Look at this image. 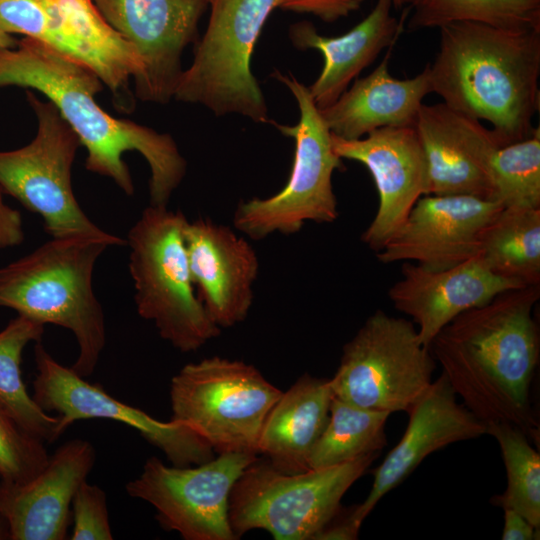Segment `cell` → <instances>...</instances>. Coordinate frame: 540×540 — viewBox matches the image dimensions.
Masks as SVG:
<instances>
[{
    "label": "cell",
    "instance_id": "5",
    "mask_svg": "<svg viewBox=\"0 0 540 540\" xmlns=\"http://www.w3.org/2000/svg\"><path fill=\"white\" fill-rule=\"evenodd\" d=\"M187 222L180 211L149 205L126 239L137 312L183 353L197 351L221 332L192 280L184 239Z\"/></svg>",
    "mask_w": 540,
    "mask_h": 540
},
{
    "label": "cell",
    "instance_id": "36",
    "mask_svg": "<svg viewBox=\"0 0 540 540\" xmlns=\"http://www.w3.org/2000/svg\"><path fill=\"white\" fill-rule=\"evenodd\" d=\"M504 525L502 540L539 539V528L531 524L524 516L512 509H503Z\"/></svg>",
    "mask_w": 540,
    "mask_h": 540
},
{
    "label": "cell",
    "instance_id": "24",
    "mask_svg": "<svg viewBox=\"0 0 540 540\" xmlns=\"http://www.w3.org/2000/svg\"><path fill=\"white\" fill-rule=\"evenodd\" d=\"M332 398L329 379L300 376L268 413L258 454L282 473L310 470L309 456L328 422Z\"/></svg>",
    "mask_w": 540,
    "mask_h": 540
},
{
    "label": "cell",
    "instance_id": "35",
    "mask_svg": "<svg viewBox=\"0 0 540 540\" xmlns=\"http://www.w3.org/2000/svg\"><path fill=\"white\" fill-rule=\"evenodd\" d=\"M3 194L0 188V249L16 247L24 240L22 216L5 203Z\"/></svg>",
    "mask_w": 540,
    "mask_h": 540
},
{
    "label": "cell",
    "instance_id": "20",
    "mask_svg": "<svg viewBox=\"0 0 540 540\" xmlns=\"http://www.w3.org/2000/svg\"><path fill=\"white\" fill-rule=\"evenodd\" d=\"M521 287L525 286L491 272L476 255L441 270L402 262L401 278L390 287L388 296L417 325L420 341L429 347L438 332L463 312Z\"/></svg>",
    "mask_w": 540,
    "mask_h": 540
},
{
    "label": "cell",
    "instance_id": "39",
    "mask_svg": "<svg viewBox=\"0 0 540 540\" xmlns=\"http://www.w3.org/2000/svg\"><path fill=\"white\" fill-rule=\"evenodd\" d=\"M392 3L395 9H399L402 7V0H392Z\"/></svg>",
    "mask_w": 540,
    "mask_h": 540
},
{
    "label": "cell",
    "instance_id": "2",
    "mask_svg": "<svg viewBox=\"0 0 540 540\" xmlns=\"http://www.w3.org/2000/svg\"><path fill=\"white\" fill-rule=\"evenodd\" d=\"M102 85L89 68L31 38L0 49V87L44 94L87 149V170L112 179L131 196L135 187L123 155L136 151L150 168V205L167 206L186 174L184 157L169 134L105 112L94 98Z\"/></svg>",
    "mask_w": 540,
    "mask_h": 540
},
{
    "label": "cell",
    "instance_id": "19",
    "mask_svg": "<svg viewBox=\"0 0 540 540\" xmlns=\"http://www.w3.org/2000/svg\"><path fill=\"white\" fill-rule=\"evenodd\" d=\"M414 127L427 160L429 194L494 200L490 162L500 146L491 129L443 102L423 104Z\"/></svg>",
    "mask_w": 540,
    "mask_h": 540
},
{
    "label": "cell",
    "instance_id": "9",
    "mask_svg": "<svg viewBox=\"0 0 540 540\" xmlns=\"http://www.w3.org/2000/svg\"><path fill=\"white\" fill-rule=\"evenodd\" d=\"M282 393L255 366L212 356L172 377L170 420L192 427L217 454L257 455L266 417Z\"/></svg>",
    "mask_w": 540,
    "mask_h": 540
},
{
    "label": "cell",
    "instance_id": "37",
    "mask_svg": "<svg viewBox=\"0 0 540 540\" xmlns=\"http://www.w3.org/2000/svg\"><path fill=\"white\" fill-rule=\"evenodd\" d=\"M18 44V41L0 27V49L14 48Z\"/></svg>",
    "mask_w": 540,
    "mask_h": 540
},
{
    "label": "cell",
    "instance_id": "4",
    "mask_svg": "<svg viewBox=\"0 0 540 540\" xmlns=\"http://www.w3.org/2000/svg\"><path fill=\"white\" fill-rule=\"evenodd\" d=\"M126 240L103 231L51 238L0 268V307L70 330L79 347L71 368L90 376L106 344L102 306L93 289L98 258Z\"/></svg>",
    "mask_w": 540,
    "mask_h": 540
},
{
    "label": "cell",
    "instance_id": "32",
    "mask_svg": "<svg viewBox=\"0 0 540 540\" xmlns=\"http://www.w3.org/2000/svg\"><path fill=\"white\" fill-rule=\"evenodd\" d=\"M44 441L28 432L0 401V478L3 487L26 484L49 460Z\"/></svg>",
    "mask_w": 540,
    "mask_h": 540
},
{
    "label": "cell",
    "instance_id": "14",
    "mask_svg": "<svg viewBox=\"0 0 540 540\" xmlns=\"http://www.w3.org/2000/svg\"><path fill=\"white\" fill-rule=\"evenodd\" d=\"M92 1L141 59L143 72L135 82L137 97L167 103L183 71V51L197 42L198 24L208 0Z\"/></svg>",
    "mask_w": 540,
    "mask_h": 540
},
{
    "label": "cell",
    "instance_id": "1",
    "mask_svg": "<svg viewBox=\"0 0 540 540\" xmlns=\"http://www.w3.org/2000/svg\"><path fill=\"white\" fill-rule=\"evenodd\" d=\"M540 285L504 291L449 322L429 349L464 406L486 425L509 423L535 443L531 384L540 336L533 309Z\"/></svg>",
    "mask_w": 540,
    "mask_h": 540
},
{
    "label": "cell",
    "instance_id": "29",
    "mask_svg": "<svg viewBox=\"0 0 540 540\" xmlns=\"http://www.w3.org/2000/svg\"><path fill=\"white\" fill-rule=\"evenodd\" d=\"M416 31L472 21L507 29L540 30V0H402Z\"/></svg>",
    "mask_w": 540,
    "mask_h": 540
},
{
    "label": "cell",
    "instance_id": "17",
    "mask_svg": "<svg viewBox=\"0 0 540 540\" xmlns=\"http://www.w3.org/2000/svg\"><path fill=\"white\" fill-rule=\"evenodd\" d=\"M409 420L399 442L375 469L365 500L342 520L356 535L378 502L401 484L431 453L450 444L486 434V424L463 403L442 373L407 412Z\"/></svg>",
    "mask_w": 540,
    "mask_h": 540
},
{
    "label": "cell",
    "instance_id": "18",
    "mask_svg": "<svg viewBox=\"0 0 540 540\" xmlns=\"http://www.w3.org/2000/svg\"><path fill=\"white\" fill-rule=\"evenodd\" d=\"M184 239L197 295L219 328L243 322L253 303L259 260L252 245L209 219L188 221Z\"/></svg>",
    "mask_w": 540,
    "mask_h": 540
},
{
    "label": "cell",
    "instance_id": "40",
    "mask_svg": "<svg viewBox=\"0 0 540 540\" xmlns=\"http://www.w3.org/2000/svg\"><path fill=\"white\" fill-rule=\"evenodd\" d=\"M1 497H2V488H1V485H0V505H1Z\"/></svg>",
    "mask_w": 540,
    "mask_h": 540
},
{
    "label": "cell",
    "instance_id": "28",
    "mask_svg": "<svg viewBox=\"0 0 540 540\" xmlns=\"http://www.w3.org/2000/svg\"><path fill=\"white\" fill-rule=\"evenodd\" d=\"M390 413L360 408L332 398L329 419L309 456V469L340 465L380 453L387 445Z\"/></svg>",
    "mask_w": 540,
    "mask_h": 540
},
{
    "label": "cell",
    "instance_id": "6",
    "mask_svg": "<svg viewBox=\"0 0 540 540\" xmlns=\"http://www.w3.org/2000/svg\"><path fill=\"white\" fill-rule=\"evenodd\" d=\"M378 455L296 474L282 473L258 458L230 492L228 518L234 535L238 539L262 529L275 540H316L336 517L344 494Z\"/></svg>",
    "mask_w": 540,
    "mask_h": 540
},
{
    "label": "cell",
    "instance_id": "21",
    "mask_svg": "<svg viewBox=\"0 0 540 540\" xmlns=\"http://www.w3.org/2000/svg\"><path fill=\"white\" fill-rule=\"evenodd\" d=\"M96 459L93 445L72 439L58 447L43 470L16 487H3L0 515L12 540H63L71 522V504Z\"/></svg>",
    "mask_w": 540,
    "mask_h": 540
},
{
    "label": "cell",
    "instance_id": "26",
    "mask_svg": "<svg viewBox=\"0 0 540 540\" xmlns=\"http://www.w3.org/2000/svg\"><path fill=\"white\" fill-rule=\"evenodd\" d=\"M477 256L498 276L540 285V208H503L484 229Z\"/></svg>",
    "mask_w": 540,
    "mask_h": 540
},
{
    "label": "cell",
    "instance_id": "11",
    "mask_svg": "<svg viewBox=\"0 0 540 540\" xmlns=\"http://www.w3.org/2000/svg\"><path fill=\"white\" fill-rule=\"evenodd\" d=\"M27 99L37 116V133L24 147L0 151V188L38 214L51 238L103 232L73 193L71 169L81 146L77 135L50 101L32 92Z\"/></svg>",
    "mask_w": 540,
    "mask_h": 540
},
{
    "label": "cell",
    "instance_id": "8",
    "mask_svg": "<svg viewBox=\"0 0 540 540\" xmlns=\"http://www.w3.org/2000/svg\"><path fill=\"white\" fill-rule=\"evenodd\" d=\"M281 0H208L207 29L196 42L192 64L183 70L173 98L201 104L216 116L240 114L269 122L251 58L262 29Z\"/></svg>",
    "mask_w": 540,
    "mask_h": 540
},
{
    "label": "cell",
    "instance_id": "33",
    "mask_svg": "<svg viewBox=\"0 0 540 540\" xmlns=\"http://www.w3.org/2000/svg\"><path fill=\"white\" fill-rule=\"evenodd\" d=\"M71 506V540L113 539L106 494L100 487L83 481L74 494Z\"/></svg>",
    "mask_w": 540,
    "mask_h": 540
},
{
    "label": "cell",
    "instance_id": "34",
    "mask_svg": "<svg viewBox=\"0 0 540 540\" xmlns=\"http://www.w3.org/2000/svg\"><path fill=\"white\" fill-rule=\"evenodd\" d=\"M364 0H281L279 8L312 14L322 21L334 22L358 10Z\"/></svg>",
    "mask_w": 540,
    "mask_h": 540
},
{
    "label": "cell",
    "instance_id": "3",
    "mask_svg": "<svg viewBox=\"0 0 540 540\" xmlns=\"http://www.w3.org/2000/svg\"><path fill=\"white\" fill-rule=\"evenodd\" d=\"M428 64L431 93L491 124L499 146L528 138L539 110L540 30L461 21L442 26Z\"/></svg>",
    "mask_w": 540,
    "mask_h": 540
},
{
    "label": "cell",
    "instance_id": "22",
    "mask_svg": "<svg viewBox=\"0 0 540 540\" xmlns=\"http://www.w3.org/2000/svg\"><path fill=\"white\" fill-rule=\"evenodd\" d=\"M392 0H377L370 13L345 34L336 37L318 33L313 23L300 21L289 29L292 44L300 49H316L324 58L317 79L307 86L316 107L332 105L348 89L350 82L369 66L404 29L408 12L400 19L392 15Z\"/></svg>",
    "mask_w": 540,
    "mask_h": 540
},
{
    "label": "cell",
    "instance_id": "15",
    "mask_svg": "<svg viewBox=\"0 0 540 540\" xmlns=\"http://www.w3.org/2000/svg\"><path fill=\"white\" fill-rule=\"evenodd\" d=\"M341 159L353 160L370 172L379 196L377 212L361 241L378 252L405 222L415 203L429 194L426 156L415 127H385L347 140L332 134Z\"/></svg>",
    "mask_w": 540,
    "mask_h": 540
},
{
    "label": "cell",
    "instance_id": "13",
    "mask_svg": "<svg viewBox=\"0 0 540 540\" xmlns=\"http://www.w3.org/2000/svg\"><path fill=\"white\" fill-rule=\"evenodd\" d=\"M40 342L34 347L37 374L32 397L42 410L57 413L60 435L78 420L111 419L139 432L173 466H197L215 458L211 445L192 427L174 420L159 421L119 401L101 385L89 383L71 367L57 362Z\"/></svg>",
    "mask_w": 540,
    "mask_h": 540
},
{
    "label": "cell",
    "instance_id": "10",
    "mask_svg": "<svg viewBox=\"0 0 540 540\" xmlns=\"http://www.w3.org/2000/svg\"><path fill=\"white\" fill-rule=\"evenodd\" d=\"M435 368L414 323L378 310L344 345L329 384L333 397L354 406L408 412L433 382Z\"/></svg>",
    "mask_w": 540,
    "mask_h": 540
},
{
    "label": "cell",
    "instance_id": "7",
    "mask_svg": "<svg viewBox=\"0 0 540 540\" xmlns=\"http://www.w3.org/2000/svg\"><path fill=\"white\" fill-rule=\"evenodd\" d=\"M272 76L293 94L300 117L294 126L271 121L283 135L295 141L293 164L285 186L268 198L254 197L241 202L234 212V227L253 240L274 233L295 234L306 222L332 223L339 215L332 175L343 164L333 149L332 133L307 86L293 75L275 71Z\"/></svg>",
    "mask_w": 540,
    "mask_h": 540
},
{
    "label": "cell",
    "instance_id": "38",
    "mask_svg": "<svg viewBox=\"0 0 540 540\" xmlns=\"http://www.w3.org/2000/svg\"><path fill=\"white\" fill-rule=\"evenodd\" d=\"M10 539L9 530L6 521L0 515V540Z\"/></svg>",
    "mask_w": 540,
    "mask_h": 540
},
{
    "label": "cell",
    "instance_id": "16",
    "mask_svg": "<svg viewBox=\"0 0 540 540\" xmlns=\"http://www.w3.org/2000/svg\"><path fill=\"white\" fill-rule=\"evenodd\" d=\"M502 209L496 200L472 195H424L376 252L377 259L435 270L453 267L477 255L484 229Z\"/></svg>",
    "mask_w": 540,
    "mask_h": 540
},
{
    "label": "cell",
    "instance_id": "12",
    "mask_svg": "<svg viewBox=\"0 0 540 540\" xmlns=\"http://www.w3.org/2000/svg\"><path fill=\"white\" fill-rule=\"evenodd\" d=\"M257 459L256 454L229 452L196 467H177L150 457L126 491L151 504L161 527L185 540H235L228 518L230 492Z\"/></svg>",
    "mask_w": 540,
    "mask_h": 540
},
{
    "label": "cell",
    "instance_id": "30",
    "mask_svg": "<svg viewBox=\"0 0 540 540\" xmlns=\"http://www.w3.org/2000/svg\"><path fill=\"white\" fill-rule=\"evenodd\" d=\"M486 434L499 444L504 462L507 486L491 503L512 509L535 527H540V455L528 436L516 426L499 422L486 425Z\"/></svg>",
    "mask_w": 540,
    "mask_h": 540
},
{
    "label": "cell",
    "instance_id": "31",
    "mask_svg": "<svg viewBox=\"0 0 540 540\" xmlns=\"http://www.w3.org/2000/svg\"><path fill=\"white\" fill-rule=\"evenodd\" d=\"M494 200L503 208H540V127L498 147L490 162Z\"/></svg>",
    "mask_w": 540,
    "mask_h": 540
},
{
    "label": "cell",
    "instance_id": "27",
    "mask_svg": "<svg viewBox=\"0 0 540 540\" xmlns=\"http://www.w3.org/2000/svg\"><path fill=\"white\" fill-rule=\"evenodd\" d=\"M43 333V324L22 315L0 331V401L28 432L51 443L61 436L59 418L42 410L29 395L21 372L24 348L30 342H40Z\"/></svg>",
    "mask_w": 540,
    "mask_h": 540
},
{
    "label": "cell",
    "instance_id": "25",
    "mask_svg": "<svg viewBox=\"0 0 540 540\" xmlns=\"http://www.w3.org/2000/svg\"><path fill=\"white\" fill-rule=\"evenodd\" d=\"M62 24L65 57L93 71L113 95L129 94L143 72L134 47L101 15L92 0H51Z\"/></svg>",
    "mask_w": 540,
    "mask_h": 540
},
{
    "label": "cell",
    "instance_id": "23",
    "mask_svg": "<svg viewBox=\"0 0 540 540\" xmlns=\"http://www.w3.org/2000/svg\"><path fill=\"white\" fill-rule=\"evenodd\" d=\"M390 50L366 77L356 79L332 105L320 113L330 132L359 139L385 127H414L423 99L431 93L428 69L397 79L388 68Z\"/></svg>",
    "mask_w": 540,
    "mask_h": 540
}]
</instances>
